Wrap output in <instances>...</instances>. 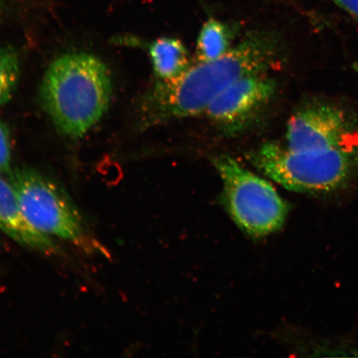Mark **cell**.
<instances>
[{"mask_svg":"<svg viewBox=\"0 0 358 358\" xmlns=\"http://www.w3.org/2000/svg\"><path fill=\"white\" fill-rule=\"evenodd\" d=\"M8 174L31 225L45 235L59 237L78 245L86 243L82 216L61 186L29 167L15 168Z\"/></svg>","mask_w":358,"mask_h":358,"instance_id":"5b68a950","label":"cell"},{"mask_svg":"<svg viewBox=\"0 0 358 358\" xmlns=\"http://www.w3.org/2000/svg\"><path fill=\"white\" fill-rule=\"evenodd\" d=\"M266 73L245 76L224 90L205 113L226 136H237L256 122L276 94L275 80Z\"/></svg>","mask_w":358,"mask_h":358,"instance_id":"8992f818","label":"cell"},{"mask_svg":"<svg viewBox=\"0 0 358 358\" xmlns=\"http://www.w3.org/2000/svg\"><path fill=\"white\" fill-rule=\"evenodd\" d=\"M10 131L7 124L0 120V174L10 173Z\"/></svg>","mask_w":358,"mask_h":358,"instance_id":"7c38bea8","label":"cell"},{"mask_svg":"<svg viewBox=\"0 0 358 358\" xmlns=\"http://www.w3.org/2000/svg\"><path fill=\"white\" fill-rule=\"evenodd\" d=\"M10 1V0H0V16H1L4 10H6Z\"/></svg>","mask_w":358,"mask_h":358,"instance_id":"5bb4252c","label":"cell"},{"mask_svg":"<svg viewBox=\"0 0 358 358\" xmlns=\"http://www.w3.org/2000/svg\"><path fill=\"white\" fill-rule=\"evenodd\" d=\"M248 160L259 172L289 190L334 192L355 177L357 160L344 148L296 151L275 143H266L250 152Z\"/></svg>","mask_w":358,"mask_h":358,"instance_id":"3957f363","label":"cell"},{"mask_svg":"<svg viewBox=\"0 0 358 358\" xmlns=\"http://www.w3.org/2000/svg\"><path fill=\"white\" fill-rule=\"evenodd\" d=\"M332 1L358 20V0H332Z\"/></svg>","mask_w":358,"mask_h":358,"instance_id":"4fadbf2b","label":"cell"},{"mask_svg":"<svg viewBox=\"0 0 358 358\" xmlns=\"http://www.w3.org/2000/svg\"><path fill=\"white\" fill-rule=\"evenodd\" d=\"M278 35L249 34L225 55L199 62L170 80H156L141 103L146 127L199 115L224 90L245 76L267 73L281 60Z\"/></svg>","mask_w":358,"mask_h":358,"instance_id":"6da1fadb","label":"cell"},{"mask_svg":"<svg viewBox=\"0 0 358 358\" xmlns=\"http://www.w3.org/2000/svg\"><path fill=\"white\" fill-rule=\"evenodd\" d=\"M20 78L19 53L10 46L0 47V106L12 99Z\"/></svg>","mask_w":358,"mask_h":358,"instance_id":"8fae6325","label":"cell"},{"mask_svg":"<svg viewBox=\"0 0 358 358\" xmlns=\"http://www.w3.org/2000/svg\"><path fill=\"white\" fill-rule=\"evenodd\" d=\"M232 33L224 22L210 19L204 22L196 42L199 62L217 59L231 49Z\"/></svg>","mask_w":358,"mask_h":358,"instance_id":"30bf717a","label":"cell"},{"mask_svg":"<svg viewBox=\"0 0 358 358\" xmlns=\"http://www.w3.org/2000/svg\"><path fill=\"white\" fill-rule=\"evenodd\" d=\"M0 229L17 243L45 253H55L51 237L36 229L25 217L10 180L0 174Z\"/></svg>","mask_w":358,"mask_h":358,"instance_id":"ba28073f","label":"cell"},{"mask_svg":"<svg viewBox=\"0 0 358 358\" xmlns=\"http://www.w3.org/2000/svg\"><path fill=\"white\" fill-rule=\"evenodd\" d=\"M113 93L111 75L91 53H65L48 67L40 86V102L58 132L79 138L100 122Z\"/></svg>","mask_w":358,"mask_h":358,"instance_id":"7a4b0ae2","label":"cell"},{"mask_svg":"<svg viewBox=\"0 0 358 358\" xmlns=\"http://www.w3.org/2000/svg\"><path fill=\"white\" fill-rule=\"evenodd\" d=\"M213 163L222 179L223 204L241 230L262 237L281 229L289 208L270 182L230 156L215 157Z\"/></svg>","mask_w":358,"mask_h":358,"instance_id":"277c9868","label":"cell"},{"mask_svg":"<svg viewBox=\"0 0 358 358\" xmlns=\"http://www.w3.org/2000/svg\"><path fill=\"white\" fill-rule=\"evenodd\" d=\"M157 80H170L190 66L189 55L185 44L173 38H160L147 45Z\"/></svg>","mask_w":358,"mask_h":358,"instance_id":"9c48e42d","label":"cell"},{"mask_svg":"<svg viewBox=\"0 0 358 358\" xmlns=\"http://www.w3.org/2000/svg\"><path fill=\"white\" fill-rule=\"evenodd\" d=\"M345 114L328 103L308 102L291 116L286 131L289 149L313 151L343 147L348 132Z\"/></svg>","mask_w":358,"mask_h":358,"instance_id":"52a82bcc","label":"cell"}]
</instances>
